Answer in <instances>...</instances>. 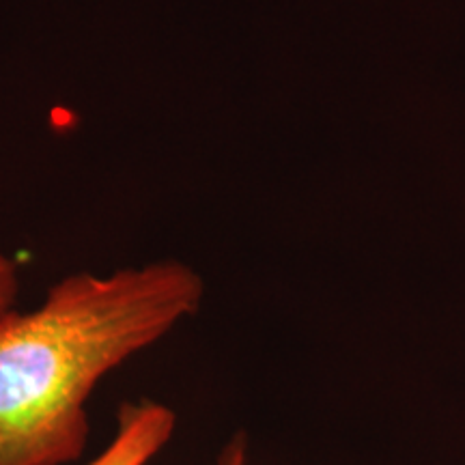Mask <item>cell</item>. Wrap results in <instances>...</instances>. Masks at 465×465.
Instances as JSON below:
<instances>
[{
	"label": "cell",
	"mask_w": 465,
	"mask_h": 465,
	"mask_svg": "<svg viewBox=\"0 0 465 465\" xmlns=\"http://www.w3.org/2000/svg\"><path fill=\"white\" fill-rule=\"evenodd\" d=\"M203 298L199 272L164 259L75 272L33 311L0 312V465L78 461L97 383L194 315Z\"/></svg>",
	"instance_id": "6da1fadb"
},
{
	"label": "cell",
	"mask_w": 465,
	"mask_h": 465,
	"mask_svg": "<svg viewBox=\"0 0 465 465\" xmlns=\"http://www.w3.org/2000/svg\"><path fill=\"white\" fill-rule=\"evenodd\" d=\"M177 429V416L158 401L125 403L116 414L113 440L86 465H149Z\"/></svg>",
	"instance_id": "7a4b0ae2"
},
{
	"label": "cell",
	"mask_w": 465,
	"mask_h": 465,
	"mask_svg": "<svg viewBox=\"0 0 465 465\" xmlns=\"http://www.w3.org/2000/svg\"><path fill=\"white\" fill-rule=\"evenodd\" d=\"M250 463V446L248 435L237 431L226 444L220 449L213 465H248Z\"/></svg>",
	"instance_id": "3957f363"
}]
</instances>
